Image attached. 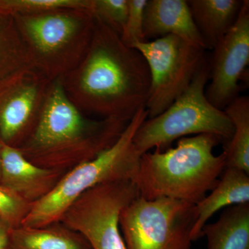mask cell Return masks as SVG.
Returning <instances> with one entry per match:
<instances>
[{"mask_svg":"<svg viewBox=\"0 0 249 249\" xmlns=\"http://www.w3.org/2000/svg\"><path fill=\"white\" fill-rule=\"evenodd\" d=\"M224 110L233 125L231 139L224 146L227 168L249 174V98L237 96Z\"/></svg>","mask_w":249,"mask_h":249,"instance_id":"obj_18","label":"cell"},{"mask_svg":"<svg viewBox=\"0 0 249 249\" xmlns=\"http://www.w3.org/2000/svg\"><path fill=\"white\" fill-rule=\"evenodd\" d=\"M52 83L27 67L1 83L0 136L4 143L18 148L32 133Z\"/></svg>","mask_w":249,"mask_h":249,"instance_id":"obj_10","label":"cell"},{"mask_svg":"<svg viewBox=\"0 0 249 249\" xmlns=\"http://www.w3.org/2000/svg\"><path fill=\"white\" fill-rule=\"evenodd\" d=\"M209 78V62L206 58L184 92L163 113L141 124L133 140L141 155L155 147L163 151L176 139L193 134H214L224 143L231 139L233 125L230 119L206 98Z\"/></svg>","mask_w":249,"mask_h":249,"instance_id":"obj_6","label":"cell"},{"mask_svg":"<svg viewBox=\"0 0 249 249\" xmlns=\"http://www.w3.org/2000/svg\"><path fill=\"white\" fill-rule=\"evenodd\" d=\"M11 228L0 217V249H7Z\"/></svg>","mask_w":249,"mask_h":249,"instance_id":"obj_24","label":"cell"},{"mask_svg":"<svg viewBox=\"0 0 249 249\" xmlns=\"http://www.w3.org/2000/svg\"><path fill=\"white\" fill-rule=\"evenodd\" d=\"M3 143H4V142H3L1 136H0V169H1V151H2Z\"/></svg>","mask_w":249,"mask_h":249,"instance_id":"obj_25","label":"cell"},{"mask_svg":"<svg viewBox=\"0 0 249 249\" xmlns=\"http://www.w3.org/2000/svg\"><path fill=\"white\" fill-rule=\"evenodd\" d=\"M147 116L145 107L139 109L111 146L68 170L48 196L32 204L21 226L40 227L59 222L78 196L98 185L127 180L135 182L142 155L134 145V137Z\"/></svg>","mask_w":249,"mask_h":249,"instance_id":"obj_4","label":"cell"},{"mask_svg":"<svg viewBox=\"0 0 249 249\" xmlns=\"http://www.w3.org/2000/svg\"><path fill=\"white\" fill-rule=\"evenodd\" d=\"M145 40L173 35L190 45L206 49L196 28L188 1L147 0L144 12Z\"/></svg>","mask_w":249,"mask_h":249,"instance_id":"obj_13","label":"cell"},{"mask_svg":"<svg viewBox=\"0 0 249 249\" xmlns=\"http://www.w3.org/2000/svg\"><path fill=\"white\" fill-rule=\"evenodd\" d=\"M147 2V0H128V15L120 37L124 45L131 48L137 42L145 41L143 22Z\"/></svg>","mask_w":249,"mask_h":249,"instance_id":"obj_23","label":"cell"},{"mask_svg":"<svg viewBox=\"0 0 249 249\" xmlns=\"http://www.w3.org/2000/svg\"><path fill=\"white\" fill-rule=\"evenodd\" d=\"M138 196L132 180L98 185L78 196L59 222L83 236L91 249H126L119 219Z\"/></svg>","mask_w":249,"mask_h":249,"instance_id":"obj_8","label":"cell"},{"mask_svg":"<svg viewBox=\"0 0 249 249\" xmlns=\"http://www.w3.org/2000/svg\"><path fill=\"white\" fill-rule=\"evenodd\" d=\"M66 173L34 164L19 148L3 143L0 184L31 204L48 196Z\"/></svg>","mask_w":249,"mask_h":249,"instance_id":"obj_12","label":"cell"},{"mask_svg":"<svg viewBox=\"0 0 249 249\" xmlns=\"http://www.w3.org/2000/svg\"><path fill=\"white\" fill-rule=\"evenodd\" d=\"M196 220V204L138 196L123 210L119 224L126 249H192Z\"/></svg>","mask_w":249,"mask_h":249,"instance_id":"obj_7","label":"cell"},{"mask_svg":"<svg viewBox=\"0 0 249 249\" xmlns=\"http://www.w3.org/2000/svg\"><path fill=\"white\" fill-rule=\"evenodd\" d=\"M27 67V49L14 18L0 14V83Z\"/></svg>","mask_w":249,"mask_h":249,"instance_id":"obj_19","label":"cell"},{"mask_svg":"<svg viewBox=\"0 0 249 249\" xmlns=\"http://www.w3.org/2000/svg\"><path fill=\"white\" fill-rule=\"evenodd\" d=\"M60 80L80 110L102 118L130 121L145 108L150 92V71L142 54L96 18L85 56Z\"/></svg>","mask_w":249,"mask_h":249,"instance_id":"obj_1","label":"cell"},{"mask_svg":"<svg viewBox=\"0 0 249 249\" xmlns=\"http://www.w3.org/2000/svg\"><path fill=\"white\" fill-rule=\"evenodd\" d=\"M7 249H91L78 232L61 222L40 227L11 229Z\"/></svg>","mask_w":249,"mask_h":249,"instance_id":"obj_16","label":"cell"},{"mask_svg":"<svg viewBox=\"0 0 249 249\" xmlns=\"http://www.w3.org/2000/svg\"><path fill=\"white\" fill-rule=\"evenodd\" d=\"M242 2L240 0L188 1L193 20L206 48L213 49L231 29Z\"/></svg>","mask_w":249,"mask_h":249,"instance_id":"obj_15","label":"cell"},{"mask_svg":"<svg viewBox=\"0 0 249 249\" xmlns=\"http://www.w3.org/2000/svg\"><path fill=\"white\" fill-rule=\"evenodd\" d=\"M129 122L88 117L67 97L57 79L52 81L35 128L18 148L34 164L67 172L111 146Z\"/></svg>","mask_w":249,"mask_h":249,"instance_id":"obj_2","label":"cell"},{"mask_svg":"<svg viewBox=\"0 0 249 249\" xmlns=\"http://www.w3.org/2000/svg\"><path fill=\"white\" fill-rule=\"evenodd\" d=\"M202 233L208 249H249V203L227 207Z\"/></svg>","mask_w":249,"mask_h":249,"instance_id":"obj_17","label":"cell"},{"mask_svg":"<svg viewBox=\"0 0 249 249\" xmlns=\"http://www.w3.org/2000/svg\"><path fill=\"white\" fill-rule=\"evenodd\" d=\"M32 204L0 184V217L11 229L22 225Z\"/></svg>","mask_w":249,"mask_h":249,"instance_id":"obj_22","label":"cell"},{"mask_svg":"<svg viewBox=\"0 0 249 249\" xmlns=\"http://www.w3.org/2000/svg\"><path fill=\"white\" fill-rule=\"evenodd\" d=\"M221 142L223 139L214 134H199L178 139L177 146L166 151L143 154L135 179L139 196L197 204L227 168L225 153H213Z\"/></svg>","mask_w":249,"mask_h":249,"instance_id":"obj_3","label":"cell"},{"mask_svg":"<svg viewBox=\"0 0 249 249\" xmlns=\"http://www.w3.org/2000/svg\"><path fill=\"white\" fill-rule=\"evenodd\" d=\"M14 18L30 68L53 81L76 68L89 48L96 18L91 10L66 9Z\"/></svg>","mask_w":249,"mask_h":249,"instance_id":"obj_5","label":"cell"},{"mask_svg":"<svg viewBox=\"0 0 249 249\" xmlns=\"http://www.w3.org/2000/svg\"><path fill=\"white\" fill-rule=\"evenodd\" d=\"M210 65L211 83L206 96L213 106L224 110L238 96L239 82L247 78L249 63V1L245 0L237 20L213 48Z\"/></svg>","mask_w":249,"mask_h":249,"instance_id":"obj_11","label":"cell"},{"mask_svg":"<svg viewBox=\"0 0 249 249\" xmlns=\"http://www.w3.org/2000/svg\"><path fill=\"white\" fill-rule=\"evenodd\" d=\"M132 48L142 54L150 71L147 119L160 115L184 92L206 59L205 49L173 35L137 42Z\"/></svg>","mask_w":249,"mask_h":249,"instance_id":"obj_9","label":"cell"},{"mask_svg":"<svg viewBox=\"0 0 249 249\" xmlns=\"http://www.w3.org/2000/svg\"><path fill=\"white\" fill-rule=\"evenodd\" d=\"M222 174L211 194L196 204V220L191 235L193 242L203 237V228L218 211L249 203V174L235 168H226Z\"/></svg>","mask_w":249,"mask_h":249,"instance_id":"obj_14","label":"cell"},{"mask_svg":"<svg viewBox=\"0 0 249 249\" xmlns=\"http://www.w3.org/2000/svg\"><path fill=\"white\" fill-rule=\"evenodd\" d=\"M92 0H0V14L18 15L42 14L56 10H91Z\"/></svg>","mask_w":249,"mask_h":249,"instance_id":"obj_20","label":"cell"},{"mask_svg":"<svg viewBox=\"0 0 249 249\" xmlns=\"http://www.w3.org/2000/svg\"><path fill=\"white\" fill-rule=\"evenodd\" d=\"M128 0H92L95 18L121 36L128 15Z\"/></svg>","mask_w":249,"mask_h":249,"instance_id":"obj_21","label":"cell"}]
</instances>
